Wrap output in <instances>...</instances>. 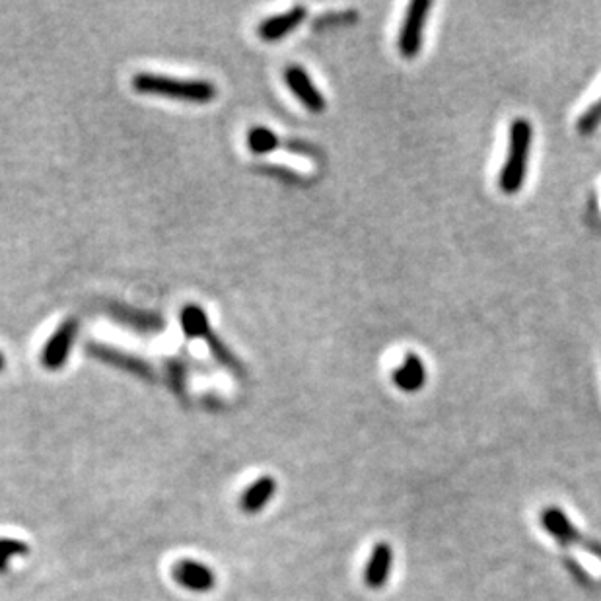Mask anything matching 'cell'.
I'll use <instances>...</instances> for the list:
<instances>
[{"label":"cell","instance_id":"obj_1","mask_svg":"<svg viewBox=\"0 0 601 601\" xmlns=\"http://www.w3.org/2000/svg\"><path fill=\"white\" fill-rule=\"evenodd\" d=\"M131 86L142 96H158V98L197 104V106L211 104L218 96V88L211 80H183L176 76L154 74V72L135 74Z\"/></svg>","mask_w":601,"mask_h":601},{"label":"cell","instance_id":"obj_2","mask_svg":"<svg viewBox=\"0 0 601 601\" xmlns=\"http://www.w3.org/2000/svg\"><path fill=\"white\" fill-rule=\"evenodd\" d=\"M531 144H533V127L528 119H514L508 133V150L506 160L502 164L498 185L502 193L516 195L528 176L530 166Z\"/></svg>","mask_w":601,"mask_h":601},{"label":"cell","instance_id":"obj_3","mask_svg":"<svg viewBox=\"0 0 601 601\" xmlns=\"http://www.w3.org/2000/svg\"><path fill=\"white\" fill-rule=\"evenodd\" d=\"M432 8V2L428 0H415L409 4L399 37H397V47L399 53L405 59H415L421 49H423V39H425L426 20H428V12Z\"/></svg>","mask_w":601,"mask_h":601},{"label":"cell","instance_id":"obj_4","mask_svg":"<svg viewBox=\"0 0 601 601\" xmlns=\"http://www.w3.org/2000/svg\"><path fill=\"white\" fill-rule=\"evenodd\" d=\"M76 337H78V319H65L55 329V333L49 337V341L45 343L41 356H39L41 366L51 372L61 370L71 356L72 345H74Z\"/></svg>","mask_w":601,"mask_h":601},{"label":"cell","instance_id":"obj_5","mask_svg":"<svg viewBox=\"0 0 601 601\" xmlns=\"http://www.w3.org/2000/svg\"><path fill=\"white\" fill-rule=\"evenodd\" d=\"M541 526H545V531L549 535H553L563 547H574L580 545L586 551H592L594 555H598L601 559V547L588 541L576 526L570 524V520L566 518L565 512L561 508H547L545 512H541Z\"/></svg>","mask_w":601,"mask_h":601},{"label":"cell","instance_id":"obj_6","mask_svg":"<svg viewBox=\"0 0 601 601\" xmlns=\"http://www.w3.org/2000/svg\"><path fill=\"white\" fill-rule=\"evenodd\" d=\"M284 82L296 100L312 113H323L327 109V100L314 84L312 76L300 65H290L284 69Z\"/></svg>","mask_w":601,"mask_h":601},{"label":"cell","instance_id":"obj_7","mask_svg":"<svg viewBox=\"0 0 601 601\" xmlns=\"http://www.w3.org/2000/svg\"><path fill=\"white\" fill-rule=\"evenodd\" d=\"M106 314L113 321H117L119 325L142 333V335H154V333L164 331V319L154 312L137 310V308H131L125 304H109Z\"/></svg>","mask_w":601,"mask_h":601},{"label":"cell","instance_id":"obj_8","mask_svg":"<svg viewBox=\"0 0 601 601\" xmlns=\"http://www.w3.org/2000/svg\"><path fill=\"white\" fill-rule=\"evenodd\" d=\"M308 16L306 6H294L290 10H286L283 14H275L267 20H263L257 26V36L267 43H275L281 41L286 36H290Z\"/></svg>","mask_w":601,"mask_h":601},{"label":"cell","instance_id":"obj_9","mask_svg":"<svg viewBox=\"0 0 601 601\" xmlns=\"http://www.w3.org/2000/svg\"><path fill=\"white\" fill-rule=\"evenodd\" d=\"M88 353L92 354L94 358L106 362V364H111V366H115L119 370H125L129 374H133V376H139V378H144V380H154V372H152L150 364L144 362L142 358L133 356V354L121 353L117 349H111V347H106V345H98V343L88 345Z\"/></svg>","mask_w":601,"mask_h":601},{"label":"cell","instance_id":"obj_10","mask_svg":"<svg viewBox=\"0 0 601 601\" xmlns=\"http://www.w3.org/2000/svg\"><path fill=\"white\" fill-rule=\"evenodd\" d=\"M393 382L397 388L407 393L423 388L426 382V368L421 356L407 354L401 366L393 372Z\"/></svg>","mask_w":601,"mask_h":601},{"label":"cell","instance_id":"obj_11","mask_svg":"<svg viewBox=\"0 0 601 601\" xmlns=\"http://www.w3.org/2000/svg\"><path fill=\"white\" fill-rule=\"evenodd\" d=\"M174 576L181 586L195 590V592H207L214 586L213 572L207 566L193 563V561L179 563L174 568Z\"/></svg>","mask_w":601,"mask_h":601},{"label":"cell","instance_id":"obj_12","mask_svg":"<svg viewBox=\"0 0 601 601\" xmlns=\"http://www.w3.org/2000/svg\"><path fill=\"white\" fill-rule=\"evenodd\" d=\"M393 565V553L388 543H378L376 549L370 555V561L366 566V584L370 588H382L388 582L389 572Z\"/></svg>","mask_w":601,"mask_h":601},{"label":"cell","instance_id":"obj_13","mask_svg":"<svg viewBox=\"0 0 601 601\" xmlns=\"http://www.w3.org/2000/svg\"><path fill=\"white\" fill-rule=\"evenodd\" d=\"M179 323H181V331L189 339H205L213 331L207 312L197 304H187L181 308Z\"/></svg>","mask_w":601,"mask_h":601},{"label":"cell","instance_id":"obj_14","mask_svg":"<svg viewBox=\"0 0 601 601\" xmlns=\"http://www.w3.org/2000/svg\"><path fill=\"white\" fill-rule=\"evenodd\" d=\"M277 491V483L273 477H261L257 479L248 491L242 496V508L248 512V514H255L259 512L263 506L269 504V500L273 498Z\"/></svg>","mask_w":601,"mask_h":601},{"label":"cell","instance_id":"obj_15","mask_svg":"<svg viewBox=\"0 0 601 601\" xmlns=\"http://www.w3.org/2000/svg\"><path fill=\"white\" fill-rule=\"evenodd\" d=\"M248 146L253 154L261 156L275 152L277 148L284 146V141L267 127H253L248 133Z\"/></svg>","mask_w":601,"mask_h":601},{"label":"cell","instance_id":"obj_16","mask_svg":"<svg viewBox=\"0 0 601 601\" xmlns=\"http://www.w3.org/2000/svg\"><path fill=\"white\" fill-rule=\"evenodd\" d=\"M205 341H207L209 351L213 353L214 358H216L224 368H228L230 372H234V374H238V376L244 374V368H242L240 360L236 358V354L232 353V351L226 347V343H224L218 335H214L213 331H211V333L205 337Z\"/></svg>","mask_w":601,"mask_h":601},{"label":"cell","instance_id":"obj_17","mask_svg":"<svg viewBox=\"0 0 601 601\" xmlns=\"http://www.w3.org/2000/svg\"><path fill=\"white\" fill-rule=\"evenodd\" d=\"M30 551V547L22 541H14V539H0V572L6 570L8 561L16 555H26Z\"/></svg>","mask_w":601,"mask_h":601},{"label":"cell","instance_id":"obj_18","mask_svg":"<svg viewBox=\"0 0 601 601\" xmlns=\"http://www.w3.org/2000/svg\"><path fill=\"white\" fill-rule=\"evenodd\" d=\"M601 125V100L598 104H594L592 107H588L580 119H578V131L582 135H590L594 133Z\"/></svg>","mask_w":601,"mask_h":601},{"label":"cell","instance_id":"obj_19","mask_svg":"<svg viewBox=\"0 0 601 601\" xmlns=\"http://www.w3.org/2000/svg\"><path fill=\"white\" fill-rule=\"evenodd\" d=\"M168 374H170V378L176 382V391H181V388H183V378H185L183 366H181L179 362H176V360L168 362Z\"/></svg>","mask_w":601,"mask_h":601},{"label":"cell","instance_id":"obj_20","mask_svg":"<svg viewBox=\"0 0 601 601\" xmlns=\"http://www.w3.org/2000/svg\"><path fill=\"white\" fill-rule=\"evenodd\" d=\"M4 368H6V356H4V354L0 353V372H2V370H4Z\"/></svg>","mask_w":601,"mask_h":601}]
</instances>
